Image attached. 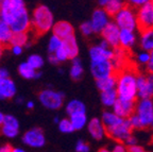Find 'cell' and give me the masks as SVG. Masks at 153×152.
<instances>
[{
	"label": "cell",
	"mask_w": 153,
	"mask_h": 152,
	"mask_svg": "<svg viewBox=\"0 0 153 152\" xmlns=\"http://www.w3.org/2000/svg\"><path fill=\"white\" fill-rule=\"evenodd\" d=\"M108 0H99L98 1V4L99 7H100V9H104L105 7H106V4H108Z\"/></svg>",
	"instance_id": "cell-49"
},
{
	"label": "cell",
	"mask_w": 153,
	"mask_h": 152,
	"mask_svg": "<svg viewBox=\"0 0 153 152\" xmlns=\"http://www.w3.org/2000/svg\"><path fill=\"white\" fill-rule=\"evenodd\" d=\"M1 54H2V50H0V57H1Z\"/></svg>",
	"instance_id": "cell-59"
},
{
	"label": "cell",
	"mask_w": 153,
	"mask_h": 152,
	"mask_svg": "<svg viewBox=\"0 0 153 152\" xmlns=\"http://www.w3.org/2000/svg\"><path fill=\"white\" fill-rule=\"evenodd\" d=\"M150 128H152V129H153V121H152V124H151V127H150Z\"/></svg>",
	"instance_id": "cell-60"
},
{
	"label": "cell",
	"mask_w": 153,
	"mask_h": 152,
	"mask_svg": "<svg viewBox=\"0 0 153 152\" xmlns=\"http://www.w3.org/2000/svg\"><path fill=\"white\" fill-rule=\"evenodd\" d=\"M146 68H147L148 74L153 75V50L150 52V61H149V63L146 66Z\"/></svg>",
	"instance_id": "cell-43"
},
{
	"label": "cell",
	"mask_w": 153,
	"mask_h": 152,
	"mask_svg": "<svg viewBox=\"0 0 153 152\" xmlns=\"http://www.w3.org/2000/svg\"><path fill=\"white\" fill-rule=\"evenodd\" d=\"M138 43L141 50L147 51V52H151L153 50V29L140 31Z\"/></svg>",
	"instance_id": "cell-20"
},
{
	"label": "cell",
	"mask_w": 153,
	"mask_h": 152,
	"mask_svg": "<svg viewBox=\"0 0 153 152\" xmlns=\"http://www.w3.org/2000/svg\"><path fill=\"white\" fill-rule=\"evenodd\" d=\"M38 99L46 109L59 110L64 104L65 96L62 92H56L53 89H45L39 93Z\"/></svg>",
	"instance_id": "cell-6"
},
{
	"label": "cell",
	"mask_w": 153,
	"mask_h": 152,
	"mask_svg": "<svg viewBox=\"0 0 153 152\" xmlns=\"http://www.w3.org/2000/svg\"><path fill=\"white\" fill-rule=\"evenodd\" d=\"M0 50H2V44L0 43Z\"/></svg>",
	"instance_id": "cell-58"
},
{
	"label": "cell",
	"mask_w": 153,
	"mask_h": 152,
	"mask_svg": "<svg viewBox=\"0 0 153 152\" xmlns=\"http://www.w3.org/2000/svg\"><path fill=\"white\" fill-rule=\"evenodd\" d=\"M66 113L69 116L78 113H86V107L81 100L72 99L66 104Z\"/></svg>",
	"instance_id": "cell-24"
},
{
	"label": "cell",
	"mask_w": 153,
	"mask_h": 152,
	"mask_svg": "<svg viewBox=\"0 0 153 152\" xmlns=\"http://www.w3.org/2000/svg\"><path fill=\"white\" fill-rule=\"evenodd\" d=\"M83 72H84L83 65H82L81 60L79 57L72 60L71 67H70V70H69V75L72 80L74 81L80 80L82 78V76H83Z\"/></svg>",
	"instance_id": "cell-27"
},
{
	"label": "cell",
	"mask_w": 153,
	"mask_h": 152,
	"mask_svg": "<svg viewBox=\"0 0 153 152\" xmlns=\"http://www.w3.org/2000/svg\"><path fill=\"white\" fill-rule=\"evenodd\" d=\"M54 17L47 5H38L34 9L31 18V27L37 34H45L52 30L54 26Z\"/></svg>",
	"instance_id": "cell-3"
},
{
	"label": "cell",
	"mask_w": 153,
	"mask_h": 152,
	"mask_svg": "<svg viewBox=\"0 0 153 152\" xmlns=\"http://www.w3.org/2000/svg\"><path fill=\"white\" fill-rule=\"evenodd\" d=\"M48 61H49V63H51L52 65H57L59 63H60L59 61H57L55 54H49V57H48Z\"/></svg>",
	"instance_id": "cell-47"
},
{
	"label": "cell",
	"mask_w": 153,
	"mask_h": 152,
	"mask_svg": "<svg viewBox=\"0 0 153 152\" xmlns=\"http://www.w3.org/2000/svg\"><path fill=\"white\" fill-rule=\"evenodd\" d=\"M62 48L66 52L68 60H74L79 55V45H78V42H76V38L74 35L63 40Z\"/></svg>",
	"instance_id": "cell-19"
},
{
	"label": "cell",
	"mask_w": 153,
	"mask_h": 152,
	"mask_svg": "<svg viewBox=\"0 0 153 152\" xmlns=\"http://www.w3.org/2000/svg\"><path fill=\"white\" fill-rule=\"evenodd\" d=\"M41 77H42V72H36L35 79H38V78H41Z\"/></svg>",
	"instance_id": "cell-55"
},
{
	"label": "cell",
	"mask_w": 153,
	"mask_h": 152,
	"mask_svg": "<svg viewBox=\"0 0 153 152\" xmlns=\"http://www.w3.org/2000/svg\"><path fill=\"white\" fill-rule=\"evenodd\" d=\"M91 72L94 78L96 79V81L117 75L116 70H115L114 64L111 60L91 62Z\"/></svg>",
	"instance_id": "cell-8"
},
{
	"label": "cell",
	"mask_w": 153,
	"mask_h": 152,
	"mask_svg": "<svg viewBox=\"0 0 153 152\" xmlns=\"http://www.w3.org/2000/svg\"><path fill=\"white\" fill-rule=\"evenodd\" d=\"M4 117L5 115L2 112H0V127L3 126V122H4Z\"/></svg>",
	"instance_id": "cell-51"
},
{
	"label": "cell",
	"mask_w": 153,
	"mask_h": 152,
	"mask_svg": "<svg viewBox=\"0 0 153 152\" xmlns=\"http://www.w3.org/2000/svg\"><path fill=\"white\" fill-rule=\"evenodd\" d=\"M111 152H128V147L123 143H116L111 149Z\"/></svg>",
	"instance_id": "cell-41"
},
{
	"label": "cell",
	"mask_w": 153,
	"mask_h": 152,
	"mask_svg": "<svg viewBox=\"0 0 153 152\" xmlns=\"http://www.w3.org/2000/svg\"><path fill=\"white\" fill-rule=\"evenodd\" d=\"M117 85V75H114V76H111L108 78L101 79V80L96 81V86L100 90L101 93L105 92V90H111L115 89Z\"/></svg>",
	"instance_id": "cell-22"
},
{
	"label": "cell",
	"mask_w": 153,
	"mask_h": 152,
	"mask_svg": "<svg viewBox=\"0 0 153 152\" xmlns=\"http://www.w3.org/2000/svg\"><path fill=\"white\" fill-rule=\"evenodd\" d=\"M137 43V35L135 31L121 30L119 38V47L124 50H129L135 46Z\"/></svg>",
	"instance_id": "cell-18"
},
{
	"label": "cell",
	"mask_w": 153,
	"mask_h": 152,
	"mask_svg": "<svg viewBox=\"0 0 153 152\" xmlns=\"http://www.w3.org/2000/svg\"><path fill=\"white\" fill-rule=\"evenodd\" d=\"M118 93L116 88L115 89H111V90H105L100 93V99L101 102L104 107H113L114 104L116 103V101L118 100Z\"/></svg>",
	"instance_id": "cell-23"
},
{
	"label": "cell",
	"mask_w": 153,
	"mask_h": 152,
	"mask_svg": "<svg viewBox=\"0 0 153 152\" xmlns=\"http://www.w3.org/2000/svg\"><path fill=\"white\" fill-rule=\"evenodd\" d=\"M53 35L60 37L61 39H66V38L70 37V36L74 35V29L70 22H66V20H61L54 24L52 28Z\"/></svg>",
	"instance_id": "cell-16"
},
{
	"label": "cell",
	"mask_w": 153,
	"mask_h": 152,
	"mask_svg": "<svg viewBox=\"0 0 153 152\" xmlns=\"http://www.w3.org/2000/svg\"><path fill=\"white\" fill-rule=\"evenodd\" d=\"M135 105H136V102L127 101V100H122L118 98L114 107H112V111L120 118L129 119L135 113Z\"/></svg>",
	"instance_id": "cell-15"
},
{
	"label": "cell",
	"mask_w": 153,
	"mask_h": 152,
	"mask_svg": "<svg viewBox=\"0 0 153 152\" xmlns=\"http://www.w3.org/2000/svg\"><path fill=\"white\" fill-rule=\"evenodd\" d=\"M110 17L111 16L105 12L104 9H100V7L96 9L91 14V18L89 20L93 26L94 33H102L105 27L111 22Z\"/></svg>",
	"instance_id": "cell-13"
},
{
	"label": "cell",
	"mask_w": 153,
	"mask_h": 152,
	"mask_svg": "<svg viewBox=\"0 0 153 152\" xmlns=\"http://www.w3.org/2000/svg\"><path fill=\"white\" fill-rule=\"evenodd\" d=\"M87 130L88 133L94 139L101 140L105 135H106V130L103 124L102 120L99 118H93L88 121L87 124Z\"/></svg>",
	"instance_id": "cell-17"
},
{
	"label": "cell",
	"mask_w": 153,
	"mask_h": 152,
	"mask_svg": "<svg viewBox=\"0 0 153 152\" xmlns=\"http://www.w3.org/2000/svg\"><path fill=\"white\" fill-rule=\"evenodd\" d=\"M80 32L84 36H91L94 33V29L91 22H84L80 25Z\"/></svg>",
	"instance_id": "cell-36"
},
{
	"label": "cell",
	"mask_w": 153,
	"mask_h": 152,
	"mask_svg": "<svg viewBox=\"0 0 153 152\" xmlns=\"http://www.w3.org/2000/svg\"><path fill=\"white\" fill-rule=\"evenodd\" d=\"M143 150V148L139 145L133 146V147H129L128 148V152H141Z\"/></svg>",
	"instance_id": "cell-45"
},
{
	"label": "cell",
	"mask_w": 153,
	"mask_h": 152,
	"mask_svg": "<svg viewBox=\"0 0 153 152\" xmlns=\"http://www.w3.org/2000/svg\"><path fill=\"white\" fill-rule=\"evenodd\" d=\"M27 109H29V110H32L34 107H35V103L33 102V101H28L27 102Z\"/></svg>",
	"instance_id": "cell-50"
},
{
	"label": "cell",
	"mask_w": 153,
	"mask_h": 152,
	"mask_svg": "<svg viewBox=\"0 0 153 152\" xmlns=\"http://www.w3.org/2000/svg\"><path fill=\"white\" fill-rule=\"evenodd\" d=\"M128 120H129L130 124H131V127H132L133 130H143V127H141L140 121H139V119L137 118V116L135 114L132 115Z\"/></svg>",
	"instance_id": "cell-39"
},
{
	"label": "cell",
	"mask_w": 153,
	"mask_h": 152,
	"mask_svg": "<svg viewBox=\"0 0 153 152\" xmlns=\"http://www.w3.org/2000/svg\"><path fill=\"white\" fill-rule=\"evenodd\" d=\"M13 31L11 27L0 19V43L10 44V40L12 38Z\"/></svg>",
	"instance_id": "cell-28"
},
{
	"label": "cell",
	"mask_w": 153,
	"mask_h": 152,
	"mask_svg": "<svg viewBox=\"0 0 153 152\" xmlns=\"http://www.w3.org/2000/svg\"><path fill=\"white\" fill-rule=\"evenodd\" d=\"M136 59L137 63L140 65H148L149 61H150V52H147V51H143V50H140L136 53Z\"/></svg>",
	"instance_id": "cell-35"
},
{
	"label": "cell",
	"mask_w": 153,
	"mask_h": 152,
	"mask_svg": "<svg viewBox=\"0 0 153 152\" xmlns=\"http://www.w3.org/2000/svg\"><path fill=\"white\" fill-rule=\"evenodd\" d=\"M138 99H152L153 97V75L139 74L137 76Z\"/></svg>",
	"instance_id": "cell-11"
},
{
	"label": "cell",
	"mask_w": 153,
	"mask_h": 152,
	"mask_svg": "<svg viewBox=\"0 0 153 152\" xmlns=\"http://www.w3.org/2000/svg\"><path fill=\"white\" fill-rule=\"evenodd\" d=\"M9 72L4 68H0V81L4 80V79H9L10 78Z\"/></svg>",
	"instance_id": "cell-44"
},
{
	"label": "cell",
	"mask_w": 153,
	"mask_h": 152,
	"mask_svg": "<svg viewBox=\"0 0 153 152\" xmlns=\"http://www.w3.org/2000/svg\"><path fill=\"white\" fill-rule=\"evenodd\" d=\"M136 15L139 31L153 29V5L151 3V0H149L143 7L137 10Z\"/></svg>",
	"instance_id": "cell-9"
},
{
	"label": "cell",
	"mask_w": 153,
	"mask_h": 152,
	"mask_svg": "<svg viewBox=\"0 0 153 152\" xmlns=\"http://www.w3.org/2000/svg\"><path fill=\"white\" fill-rule=\"evenodd\" d=\"M69 119L71 121L74 131L82 130L84 127H87V124H88L86 113H78V114L71 115V116H69Z\"/></svg>",
	"instance_id": "cell-25"
},
{
	"label": "cell",
	"mask_w": 153,
	"mask_h": 152,
	"mask_svg": "<svg viewBox=\"0 0 153 152\" xmlns=\"http://www.w3.org/2000/svg\"><path fill=\"white\" fill-rule=\"evenodd\" d=\"M114 22L117 25L120 30L135 31L138 29L136 11L128 3L118 14L114 16Z\"/></svg>",
	"instance_id": "cell-4"
},
{
	"label": "cell",
	"mask_w": 153,
	"mask_h": 152,
	"mask_svg": "<svg viewBox=\"0 0 153 152\" xmlns=\"http://www.w3.org/2000/svg\"><path fill=\"white\" fill-rule=\"evenodd\" d=\"M148 1L149 0H131V1H129V2H127V3L130 5V7H133V9L138 10L139 7H143V5L146 4Z\"/></svg>",
	"instance_id": "cell-40"
},
{
	"label": "cell",
	"mask_w": 153,
	"mask_h": 152,
	"mask_svg": "<svg viewBox=\"0 0 153 152\" xmlns=\"http://www.w3.org/2000/svg\"><path fill=\"white\" fill-rule=\"evenodd\" d=\"M141 152H152V151H148V150H145V149H143V151H141Z\"/></svg>",
	"instance_id": "cell-57"
},
{
	"label": "cell",
	"mask_w": 153,
	"mask_h": 152,
	"mask_svg": "<svg viewBox=\"0 0 153 152\" xmlns=\"http://www.w3.org/2000/svg\"><path fill=\"white\" fill-rule=\"evenodd\" d=\"M16 94V86L14 81L11 79H4L0 81V95L2 99H11Z\"/></svg>",
	"instance_id": "cell-21"
},
{
	"label": "cell",
	"mask_w": 153,
	"mask_h": 152,
	"mask_svg": "<svg viewBox=\"0 0 153 152\" xmlns=\"http://www.w3.org/2000/svg\"><path fill=\"white\" fill-rule=\"evenodd\" d=\"M1 133L7 138H14L19 134V129L14 128V127L4 126V124H3V126L1 127Z\"/></svg>",
	"instance_id": "cell-34"
},
{
	"label": "cell",
	"mask_w": 153,
	"mask_h": 152,
	"mask_svg": "<svg viewBox=\"0 0 153 152\" xmlns=\"http://www.w3.org/2000/svg\"><path fill=\"white\" fill-rule=\"evenodd\" d=\"M57 126H59V130H60L62 133H65V134H69L74 131L71 121H70L69 118L61 119L60 124H57Z\"/></svg>",
	"instance_id": "cell-33"
},
{
	"label": "cell",
	"mask_w": 153,
	"mask_h": 152,
	"mask_svg": "<svg viewBox=\"0 0 153 152\" xmlns=\"http://www.w3.org/2000/svg\"><path fill=\"white\" fill-rule=\"evenodd\" d=\"M98 152H111V149H108V148H101V149H99Z\"/></svg>",
	"instance_id": "cell-54"
},
{
	"label": "cell",
	"mask_w": 153,
	"mask_h": 152,
	"mask_svg": "<svg viewBox=\"0 0 153 152\" xmlns=\"http://www.w3.org/2000/svg\"><path fill=\"white\" fill-rule=\"evenodd\" d=\"M143 129L150 128L153 121V100L138 99L135 105V113Z\"/></svg>",
	"instance_id": "cell-5"
},
{
	"label": "cell",
	"mask_w": 153,
	"mask_h": 152,
	"mask_svg": "<svg viewBox=\"0 0 153 152\" xmlns=\"http://www.w3.org/2000/svg\"><path fill=\"white\" fill-rule=\"evenodd\" d=\"M151 3H152V5H153V0H151Z\"/></svg>",
	"instance_id": "cell-61"
},
{
	"label": "cell",
	"mask_w": 153,
	"mask_h": 152,
	"mask_svg": "<svg viewBox=\"0 0 153 152\" xmlns=\"http://www.w3.org/2000/svg\"><path fill=\"white\" fill-rule=\"evenodd\" d=\"M22 140L27 146L32 148H42L45 146L46 143L44 131L42 130V128H38V127L27 131L22 136Z\"/></svg>",
	"instance_id": "cell-12"
},
{
	"label": "cell",
	"mask_w": 153,
	"mask_h": 152,
	"mask_svg": "<svg viewBox=\"0 0 153 152\" xmlns=\"http://www.w3.org/2000/svg\"><path fill=\"white\" fill-rule=\"evenodd\" d=\"M4 126H10V127H14V128L19 129V122L17 120V118L13 115H5L4 117V122H3Z\"/></svg>",
	"instance_id": "cell-37"
},
{
	"label": "cell",
	"mask_w": 153,
	"mask_h": 152,
	"mask_svg": "<svg viewBox=\"0 0 153 152\" xmlns=\"http://www.w3.org/2000/svg\"><path fill=\"white\" fill-rule=\"evenodd\" d=\"M89 57L91 62H96V61H104V60L114 59V49L110 47L105 40H101L98 45L93 46L89 49Z\"/></svg>",
	"instance_id": "cell-10"
},
{
	"label": "cell",
	"mask_w": 153,
	"mask_h": 152,
	"mask_svg": "<svg viewBox=\"0 0 153 152\" xmlns=\"http://www.w3.org/2000/svg\"><path fill=\"white\" fill-rule=\"evenodd\" d=\"M89 150H91V147H89V145L86 142H84L82 139L76 142V152H89Z\"/></svg>",
	"instance_id": "cell-38"
},
{
	"label": "cell",
	"mask_w": 153,
	"mask_h": 152,
	"mask_svg": "<svg viewBox=\"0 0 153 152\" xmlns=\"http://www.w3.org/2000/svg\"><path fill=\"white\" fill-rule=\"evenodd\" d=\"M123 144L127 146L128 148H129V147H133V146L138 145V138H137L135 135H133V134H132V135L130 136V137L128 138V139L126 140Z\"/></svg>",
	"instance_id": "cell-42"
},
{
	"label": "cell",
	"mask_w": 153,
	"mask_h": 152,
	"mask_svg": "<svg viewBox=\"0 0 153 152\" xmlns=\"http://www.w3.org/2000/svg\"><path fill=\"white\" fill-rule=\"evenodd\" d=\"M12 152H26V151L24 149H22V148H13Z\"/></svg>",
	"instance_id": "cell-52"
},
{
	"label": "cell",
	"mask_w": 153,
	"mask_h": 152,
	"mask_svg": "<svg viewBox=\"0 0 153 152\" xmlns=\"http://www.w3.org/2000/svg\"><path fill=\"white\" fill-rule=\"evenodd\" d=\"M63 39H61L60 37H57L55 35H52L49 39V43H48V50H49V53L50 54H54L57 50L62 47Z\"/></svg>",
	"instance_id": "cell-31"
},
{
	"label": "cell",
	"mask_w": 153,
	"mask_h": 152,
	"mask_svg": "<svg viewBox=\"0 0 153 152\" xmlns=\"http://www.w3.org/2000/svg\"><path fill=\"white\" fill-rule=\"evenodd\" d=\"M28 34L27 33H13L12 38L10 40V45L12 46H18V47H26L28 44Z\"/></svg>",
	"instance_id": "cell-30"
},
{
	"label": "cell",
	"mask_w": 153,
	"mask_h": 152,
	"mask_svg": "<svg viewBox=\"0 0 153 152\" xmlns=\"http://www.w3.org/2000/svg\"><path fill=\"white\" fill-rule=\"evenodd\" d=\"M126 4H127V2H124L122 0H108V4L104 7V10L110 16L114 17L126 7Z\"/></svg>",
	"instance_id": "cell-26"
},
{
	"label": "cell",
	"mask_w": 153,
	"mask_h": 152,
	"mask_svg": "<svg viewBox=\"0 0 153 152\" xmlns=\"http://www.w3.org/2000/svg\"><path fill=\"white\" fill-rule=\"evenodd\" d=\"M18 72L22 78L30 80V79H35L37 72L34 68H32L27 62H24L18 66Z\"/></svg>",
	"instance_id": "cell-29"
},
{
	"label": "cell",
	"mask_w": 153,
	"mask_h": 152,
	"mask_svg": "<svg viewBox=\"0 0 153 152\" xmlns=\"http://www.w3.org/2000/svg\"><path fill=\"white\" fill-rule=\"evenodd\" d=\"M105 130H106V135L116 140L117 143H124L132 135L133 129L128 119H121L118 124Z\"/></svg>",
	"instance_id": "cell-7"
},
{
	"label": "cell",
	"mask_w": 153,
	"mask_h": 152,
	"mask_svg": "<svg viewBox=\"0 0 153 152\" xmlns=\"http://www.w3.org/2000/svg\"><path fill=\"white\" fill-rule=\"evenodd\" d=\"M120 32H121V30L118 28L117 25L114 22H111L104 28V30L101 33V36H102V39L105 40L110 45L111 48L116 49V48H119Z\"/></svg>",
	"instance_id": "cell-14"
},
{
	"label": "cell",
	"mask_w": 153,
	"mask_h": 152,
	"mask_svg": "<svg viewBox=\"0 0 153 152\" xmlns=\"http://www.w3.org/2000/svg\"><path fill=\"white\" fill-rule=\"evenodd\" d=\"M13 148L10 145H3L0 147V152H12Z\"/></svg>",
	"instance_id": "cell-48"
},
{
	"label": "cell",
	"mask_w": 153,
	"mask_h": 152,
	"mask_svg": "<svg viewBox=\"0 0 153 152\" xmlns=\"http://www.w3.org/2000/svg\"><path fill=\"white\" fill-rule=\"evenodd\" d=\"M27 63L37 72L44 66V59L38 54H31L27 60Z\"/></svg>",
	"instance_id": "cell-32"
},
{
	"label": "cell",
	"mask_w": 153,
	"mask_h": 152,
	"mask_svg": "<svg viewBox=\"0 0 153 152\" xmlns=\"http://www.w3.org/2000/svg\"><path fill=\"white\" fill-rule=\"evenodd\" d=\"M0 15L13 33H27L31 28V18L22 0H2Z\"/></svg>",
	"instance_id": "cell-1"
},
{
	"label": "cell",
	"mask_w": 153,
	"mask_h": 152,
	"mask_svg": "<svg viewBox=\"0 0 153 152\" xmlns=\"http://www.w3.org/2000/svg\"><path fill=\"white\" fill-rule=\"evenodd\" d=\"M60 118H59V116H55L54 118H53V122H54V124H60Z\"/></svg>",
	"instance_id": "cell-53"
},
{
	"label": "cell",
	"mask_w": 153,
	"mask_h": 152,
	"mask_svg": "<svg viewBox=\"0 0 153 152\" xmlns=\"http://www.w3.org/2000/svg\"><path fill=\"white\" fill-rule=\"evenodd\" d=\"M12 52L14 53L15 55H20L22 53V47H18V46H13L12 48Z\"/></svg>",
	"instance_id": "cell-46"
},
{
	"label": "cell",
	"mask_w": 153,
	"mask_h": 152,
	"mask_svg": "<svg viewBox=\"0 0 153 152\" xmlns=\"http://www.w3.org/2000/svg\"><path fill=\"white\" fill-rule=\"evenodd\" d=\"M137 76L138 75L134 70L127 68L117 74L116 90L120 99L135 102V100L138 98Z\"/></svg>",
	"instance_id": "cell-2"
},
{
	"label": "cell",
	"mask_w": 153,
	"mask_h": 152,
	"mask_svg": "<svg viewBox=\"0 0 153 152\" xmlns=\"http://www.w3.org/2000/svg\"><path fill=\"white\" fill-rule=\"evenodd\" d=\"M59 72H60L61 75H63V74H64V70H63L62 68H60V69H59Z\"/></svg>",
	"instance_id": "cell-56"
}]
</instances>
